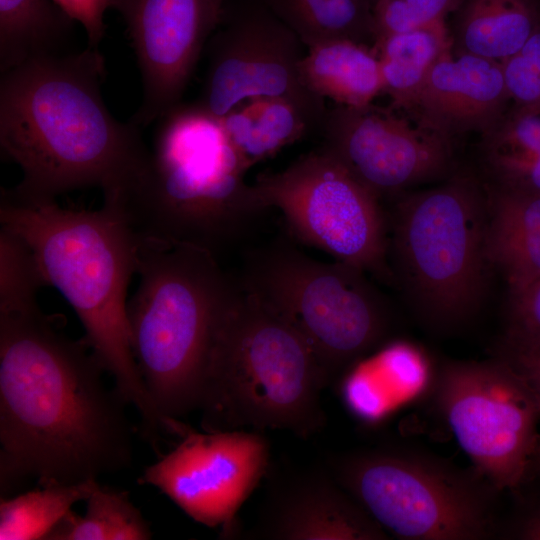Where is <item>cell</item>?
Returning a JSON list of instances; mask_svg holds the SVG:
<instances>
[{"instance_id":"4fadbf2b","label":"cell","mask_w":540,"mask_h":540,"mask_svg":"<svg viewBox=\"0 0 540 540\" xmlns=\"http://www.w3.org/2000/svg\"><path fill=\"white\" fill-rule=\"evenodd\" d=\"M269 464L270 445L261 432L189 429L171 451L145 469L139 482L159 489L194 521L226 528L268 473Z\"/></svg>"},{"instance_id":"9c48e42d","label":"cell","mask_w":540,"mask_h":540,"mask_svg":"<svg viewBox=\"0 0 540 540\" xmlns=\"http://www.w3.org/2000/svg\"><path fill=\"white\" fill-rule=\"evenodd\" d=\"M364 273L315 260L280 240L249 253L238 280L298 331L329 385L389 330L388 310Z\"/></svg>"},{"instance_id":"836d02e7","label":"cell","mask_w":540,"mask_h":540,"mask_svg":"<svg viewBox=\"0 0 540 540\" xmlns=\"http://www.w3.org/2000/svg\"><path fill=\"white\" fill-rule=\"evenodd\" d=\"M86 32L87 46L98 48L105 33L104 14L109 0H52Z\"/></svg>"},{"instance_id":"d4e9b609","label":"cell","mask_w":540,"mask_h":540,"mask_svg":"<svg viewBox=\"0 0 540 540\" xmlns=\"http://www.w3.org/2000/svg\"><path fill=\"white\" fill-rule=\"evenodd\" d=\"M307 47L375 40L373 0H263Z\"/></svg>"},{"instance_id":"277c9868","label":"cell","mask_w":540,"mask_h":540,"mask_svg":"<svg viewBox=\"0 0 540 540\" xmlns=\"http://www.w3.org/2000/svg\"><path fill=\"white\" fill-rule=\"evenodd\" d=\"M328 386L298 331L235 279L218 317L198 410L204 431L323 429Z\"/></svg>"},{"instance_id":"83f0119b","label":"cell","mask_w":540,"mask_h":540,"mask_svg":"<svg viewBox=\"0 0 540 540\" xmlns=\"http://www.w3.org/2000/svg\"><path fill=\"white\" fill-rule=\"evenodd\" d=\"M37 260L16 233L0 228V313L38 307L37 293L44 286Z\"/></svg>"},{"instance_id":"1f68e13d","label":"cell","mask_w":540,"mask_h":540,"mask_svg":"<svg viewBox=\"0 0 540 540\" xmlns=\"http://www.w3.org/2000/svg\"><path fill=\"white\" fill-rule=\"evenodd\" d=\"M507 92L517 107L540 111V72L517 53L501 62Z\"/></svg>"},{"instance_id":"e0dca14e","label":"cell","mask_w":540,"mask_h":540,"mask_svg":"<svg viewBox=\"0 0 540 540\" xmlns=\"http://www.w3.org/2000/svg\"><path fill=\"white\" fill-rule=\"evenodd\" d=\"M511 99L500 62L451 51L431 68L420 89L403 108L416 123L446 140L491 129Z\"/></svg>"},{"instance_id":"3957f363","label":"cell","mask_w":540,"mask_h":540,"mask_svg":"<svg viewBox=\"0 0 540 540\" xmlns=\"http://www.w3.org/2000/svg\"><path fill=\"white\" fill-rule=\"evenodd\" d=\"M0 225L31 248L45 285L54 287L81 321L115 389L139 417L141 433L158 448L169 426L154 407L132 352L127 290L137 274L141 236L119 203L75 210L54 201L19 200L1 191Z\"/></svg>"},{"instance_id":"ffe728a7","label":"cell","mask_w":540,"mask_h":540,"mask_svg":"<svg viewBox=\"0 0 540 540\" xmlns=\"http://www.w3.org/2000/svg\"><path fill=\"white\" fill-rule=\"evenodd\" d=\"M299 70L309 90L339 105L365 106L383 92L378 57L355 41L332 40L309 47Z\"/></svg>"},{"instance_id":"f35d334b","label":"cell","mask_w":540,"mask_h":540,"mask_svg":"<svg viewBox=\"0 0 540 540\" xmlns=\"http://www.w3.org/2000/svg\"><path fill=\"white\" fill-rule=\"evenodd\" d=\"M376 0H373V2L375 3Z\"/></svg>"},{"instance_id":"603a6c76","label":"cell","mask_w":540,"mask_h":540,"mask_svg":"<svg viewBox=\"0 0 540 540\" xmlns=\"http://www.w3.org/2000/svg\"><path fill=\"white\" fill-rule=\"evenodd\" d=\"M72 20L52 0H0L1 73L43 56L65 53Z\"/></svg>"},{"instance_id":"5bb4252c","label":"cell","mask_w":540,"mask_h":540,"mask_svg":"<svg viewBox=\"0 0 540 540\" xmlns=\"http://www.w3.org/2000/svg\"><path fill=\"white\" fill-rule=\"evenodd\" d=\"M318 131L320 149L378 198L442 176L451 161L450 141L372 103L335 104Z\"/></svg>"},{"instance_id":"cb8c5ba5","label":"cell","mask_w":540,"mask_h":540,"mask_svg":"<svg viewBox=\"0 0 540 540\" xmlns=\"http://www.w3.org/2000/svg\"><path fill=\"white\" fill-rule=\"evenodd\" d=\"M386 92L396 109H403L420 89L431 68L451 51L444 22L393 34L375 42Z\"/></svg>"},{"instance_id":"484cf974","label":"cell","mask_w":540,"mask_h":540,"mask_svg":"<svg viewBox=\"0 0 540 540\" xmlns=\"http://www.w3.org/2000/svg\"><path fill=\"white\" fill-rule=\"evenodd\" d=\"M98 484L97 480L52 483L15 497H1L0 540H45L72 506L86 500Z\"/></svg>"},{"instance_id":"4316f807","label":"cell","mask_w":540,"mask_h":540,"mask_svg":"<svg viewBox=\"0 0 540 540\" xmlns=\"http://www.w3.org/2000/svg\"><path fill=\"white\" fill-rule=\"evenodd\" d=\"M86 513L70 510L45 540H147L152 532L126 491L100 484L85 500Z\"/></svg>"},{"instance_id":"8d00e7d4","label":"cell","mask_w":540,"mask_h":540,"mask_svg":"<svg viewBox=\"0 0 540 540\" xmlns=\"http://www.w3.org/2000/svg\"><path fill=\"white\" fill-rule=\"evenodd\" d=\"M228 1L229 0H210L212 9L218 18L220 17L223 6Z\"/></svg>"},{"instance_id":"74e56055","label":"cell","mask_w":540,"mask_h":540,"mask_svg":"<svg viewBox=\"0 0 540 540\" xmlns=\"http://www.w3.org/2000/svg\"><path fill=\"white\" fill-rule=\"evenodd\" d=\"M531 470H534L540 475V443L537 447V450L535 452V455L533 457Z\"/></svg>"},{"instance_id":"d6986e66","label":"cell","mask_w":540,"mask_h":540,"mask_svg":"<svg viewBox=\"0 0 540 540\" xmlns=\"http://www.w3.org/2000/svg\"><path fill=\"white\" fill-rule=\"evenodd\" d=\"M485 253L510 294L540 278V195L493 186L487 197Z\"/></svg>"},{"instance_id":"8992f818","label":"cell","mask_w":540,"mask_h":540,"mask_svg":"<svg viewBox=\"0 0 540 540\" xmlns=\"http://www.w3.org/2000/svg\"><path fill=\"white\" fill-rule=\"evenodd\" d=\"M160 120L148 170L121 207L141 237L217 256L265 209L221 118L179 104Z\"/></svg>"},{"instance_id":"ac0fdd59","label":"cell","mask_w":540,"mask_h":540,"mask_svg":"<svg viewBox=\"0 0 540 540\" xmlns=\"http://www.w3.org/2000/svg\"><path fill=\"white\" fill-rule=\"evenodd\" d=\"M435 375L424 353L396 342L353 364L342 380V395L354 415L373 424L431 393Z\"/></svg>"},{"instance_id":"f546056e","label":"cell","mask_w":540,"mask_h":540,"mask_svg":"<svg viewBox=\"0 0 540 540\" xmlns=\"http://www.w3.org/2000/svg\"><path fill=\"white\" fill-rule=\"evenodd\" d=\"M461 0H376L373 6L375 42L384 37L444 22Z\"/></svg>"},{"instance_id":"52a82bcc","label":"cell","mask_w":540,"mask_h":540,"mask_svg":"<svg viewBox=\"0 0 540 540\" xmlns=\"http://www.w3.org/2000/svg\"><path fill=\"white\" fill-rule=\"evenodd\" d=\"M325 468L388 535L405 540L498 535L499 491L474 468L399 447L332 455Z\"/></svg>"},{"instance_id":"8fae6325","label":"cell","mask_w":540,"mask_h":540,"mask_svg":"<svg viewBox=\"0 0 540 540\" xmlns=\"http://www.w3.org/2000/svg\"><path fill=\"white\" fill-rule=\"evenodd\" d=\"M253 187L262 207L278 209L299 240L364 272L390 277L379 198L323 150L258 175Z\"/></svg>"},{"instance_id":"e575fe53","label":"cell","mask_w":540,"mask_h":540,"mask_svg":"<svg viewBox=\"0 0 540 540\" xmlns=\"http://www.w3.org/2000/svg\"><path fill=\"white\" fill-rule=\"evenodd\" d=\"M498 535L511 539L540 540V496L500 526Z\"/></svg>"},{"instance_id":"44dd1931","label":"cell","mask_w":540,"mask_h":540,"mask_svg":"<svg viewBox=\"0 0 540 540\" xmlns=\"http://www.w3.org/2000/svg\"><path fill=\"white\" fill-rule=\"evenodd\" d=\"M221 121L248 169L315 130L305 113L282 97L247 99L221 117Z\"/></svg>"},{"instance_id":"9a60e30c","label":"cell","mask_w":540,"mask_h":540,"mask_svg":"<svg viewBox=\"0 0 540 540\" xmlns=\"http://www.w3.org/2000/svg\"><path fill=\"white\" fill-rule=\"evenodd\" d=\"M122 16L141 73L140 128L180 104L219 18L210 0H109Z\"/></svg>"},{"instance_id":"d590c367","label":"cell","mask_w":540,"mask_h":540,"mask_svg":"<svg viewBox=\"0 0 540 540\" xmlns=\"http://www.w3.org/2000/svg\"><path fill=\"white\" fill-rule=\"evenodd\" d=\"M519 53L540 72V27L532 33Z\"/></svg>"},{"instance_id":"ba28073f","label":"cell","mask_w":540,"mask_h":540,"mask_svg":"<svg viewBox=\"0 0 540 540\" xmlns=\"http://www.w3.org/2000/svg\"><path fill=\"white\" fill-rule=\"evenodd\" d=\"M487 197L471 176L404 196L393 215V250L423 319L437 329L462 324L479 308L490 265Z\"/></svg>"},{"instance_id":"30bf717a","label":"cell","mask_w":540,"mask_h":540,"mask_svg":"<svg viewBox=\"0 0 540 540\" xmlns=\"http://www.w3.org/2000/svg\"><path fill=\"white\" fill-rule=\"evenodd\" d=\"M431 395L473 468L499 492L518 489L540 443V404L523 378L496 358L448 361Z\"/></svg>"},{"instance_id":"2e32d148","label":"cell","mask_w":540,"mask_h":540,"mask_svg":"<svg viewBox=\"0 0 540 540\" xmlns=\"http://www.w3.org/2000/svg\"><path fill=\"white\" fill-rule=\"evenodd\" d=\"M253 536L273 540H385L389 535L325 469L277 478Z\"/></svg>"},{"instance_id":"7a4b0ae2","label":"cell","mask_w":540,"mask_h":540,"mask_svg":"<svg viewBox=\"0 0 540 540\" xmlns=\"http://www.w3.org/2000/svg\"><path fill=\"white\" fill-rule=\"evenodd\" d=\"M98 48L32 59L1 73L0 146L22 171L5 191L30 202L95 186L104 200L125 201L148 170L140 127L118 121L101 87Z\"/></svg>"},{"instance_id":"4dcf8cb0","label":"cell","mask_w":540,"mask_h":540,"mask_svg":"<svg viewBox=\"0 0 540 540\" xmlns=\"http://www.w3.org/2000/svg\"><path fill=\"white\" fill-rule=\"evenodd\" d=\"M502 338L520 344H540V278L511 294Z\"/></svg>"},{"instance_id":"7c38bea8","label":"cell","mask_w":540,"mask_h":540,"mask_svg":"<svg viewBox=\"0 0 540 540\" xmlns=\"http://www.w3.org/2000/svg\"><path fill=\"white\" fill-rule=\"evenodd\" d=\"M206 44L208 66L197 102L201 108L221 118L247 99L282 97L319 129L328 108L302 80L299 64L305 45L263 0L225 4Z\"/></svg>"},{"instance_id":"5b68a950","label":"cell","mask_w":540,"mask_h":540,"mask_svg":"<svg viewBox=\"0 0 540 540\" xmlns=\"http://www.w3.org/2000/svg\"><path fill=\"white\" fill-rule=\"evenodd\" d=\"M137 289L128 302L132 352L149 397L175 436L198 410L207 358L235 279L212 252L141 237Z\"/></svg>"},{"instance_id":"7402d4cb","label":"cell","mask_w":540,"mask_h":540,"mask_svg":"<svg viewBox=\"0 0 540 540\" xmlns=\"http://www.w3.org/2000/svg\"><path fill=\"white\" fill-rule=\"evenodd\" d=\"M540 27L533 0H467L457 25L461 52L502 62Z\"/></svg>"},{"instance_id":"6da1fadb","label":"cell","mask_w":540,"mask_h":540,"mask_svg":"<svg viewBox=\"0 0 540 540\" xmlns=\"http://www.w3.org/2000/svg\"><path fill=\"white\" fill-rule=\"evenodd\" d=\"M87 341L39 307L0 313V490L74 484L132 462L133 429Z\"/></svg>"},{"instance_id":"d6a6232c","label":"cell","mask_w":540,"mask_h":540,"mask_svg":"<svg viewBox=\"0 0 540 540\" xmlns=\"http://www.w3.org/2000/svg\"><path fill=\"white\" fill-rule=\"evenodd\" d=\"M494 358L522 377L540 404V344H520L502 338L495 345Z\"/></svg>"},{"instance_id":"f1b7e54d","label":"cell","mask_w":540,"mask_h":540,"mask_svg":"<svg viewBox=\"0 0 540 540\" xmlns=\"http://www.w3.org/2000/svg\"><path fill=\"white\" fill-rule=\"evenodd\" d=\"M486 164L540 157V111L517 107L483 133Z\"/></svg>"}]
</instances>
